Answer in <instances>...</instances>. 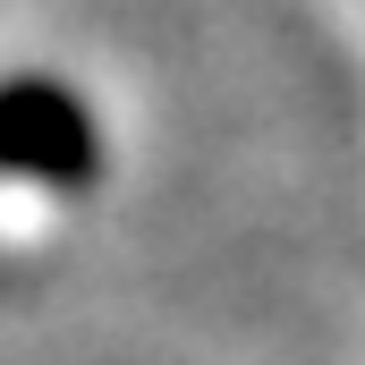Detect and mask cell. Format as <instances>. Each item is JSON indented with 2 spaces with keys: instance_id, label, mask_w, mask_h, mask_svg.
Here are the masks:
<instances>
[{
  "instance_id": "cell-1",
  "label": "cell",
  "mask_w": 365,
  "mask_h": 365,
  "mask_svg": "<svg viewBox=\"0 0 365 365\" xmlns=\"http://www.w3.org/2000/svg\"><path fill=\"white\" fill-rule=\"evenodd\" d=\"M0 170L43 179V187H86L93 119L60 77H9L0 86Z\"/></svg>"
}]
</instances>
